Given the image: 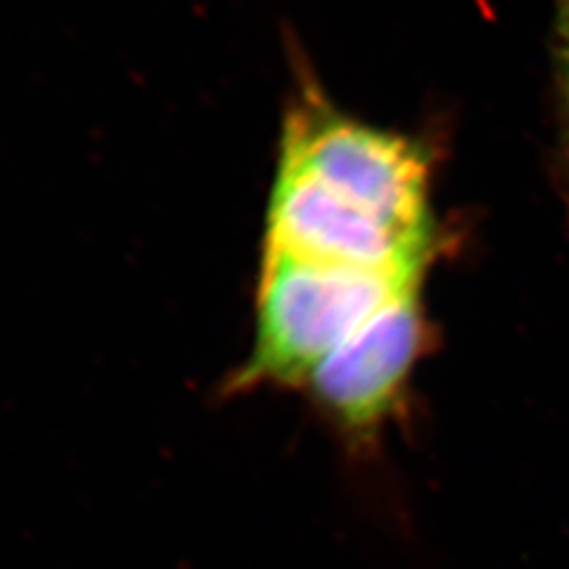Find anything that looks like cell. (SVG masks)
Returning a JSON list of instances; mask_svg holds the SVG:
<instances>
[{"mask_svg": "<svg viewBox=\"0 0 569 569\" xmlns=\"http://www.w3.org/2000/svg\"><path fill=\"white\" fill-rule=\"evenodd\" d=\"M425 274H392L326 264L264 249L251 352L224 392L302 390L308 376L367 319Z\"/></svg>", "mask_w": 569, "mask_h": 569, "instance_id": "1", "label": "cell"}, {"mask_svg": "<svg viewBox=\"0 0 569 569\" xmlns=\"http://www.w3.org/2000/svg\"><path fill=\"white\" fill-rule=\"evenodd\" d=\"M557 60H559V96H561V122H563V152L569 171V47L557 41Z\"/></svg>", "mask_w": 569, "mask_h": 569, "instance_id": "5", "label": "cell"}, {"mask_svg": "<svg viewBox=\"0 0 569 569\" xmlns=\"http://www.w3.org/2000/svg\"><path fill=\"white\" fill-rule=\"evenodd\" d=\"M266 247L326 264L392 274H427L435 256L432 237L385 224L281 163L268 209Z\"/></svg>", "mask_w": 569, "mask_h": 569, "instance_id": "4", "label": "cell"}, {"mask_svg": "<svg viewBox=\"0 0 569 569\" xmlns=\"http://www.w3.org/2000/svg\"><path fill=\"white\" fill-rule=\"evenodd\" d=\"M281 164L407 234L432 237L430 159L420 142L355 121L308 91L284 122Z\"/></svg>", "mask_w": 569, "mask_h": 569, "instance_id": "3", "label": "cell"}, {"mask_svg": "<svg viewBox=\"0 0 569 569\" xmlns=\"http://www.w3.org/2000/svg\"><path fill=\"white\" fill-rule=\"evenodd\" d=\"M557 41L569 47V0L559 2V20H557Z\"/></svg>", "mask_w": 569, "mask_h": 569, "instance_id": "6", "label": "cell"}, {"mask_svg": "<svg viewBox=\"0 0 569 569\" xmlns=\"http://www.w3.org/2000/svg\"><path fill=\"white\" fill-rule=\"evenodd\" d=\"M422 283L409 284L376 310L300 390L352 456L371 458L388 428L406 416L411 382L439 342Z\"/></svg>", "mask_w": 569, "mask_h": 569, "instance_id": "2", "label": "cell"}]
</instances>
